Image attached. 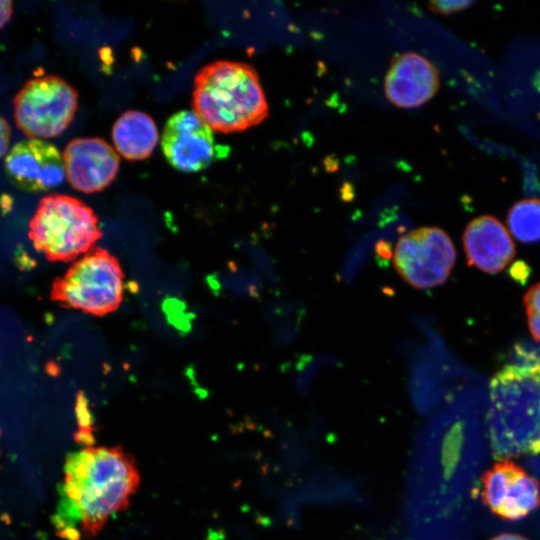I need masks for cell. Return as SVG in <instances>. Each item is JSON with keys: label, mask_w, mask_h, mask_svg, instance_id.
Here are the masks:
<instances>
[{"label": "cell", "mask_w": 540, "mask_h": 540, "mask_svg": "<svg viewBox=\"0 0 540 540\" xmlns=\"http://www.w3.org/2000/svg\"><path fill=\"white\" fill-rule=\"evenodd\" d=\"M473 1H432L429 9L437 14L450 15L467 9Z\"/></svg>", "instance_id": "19"}, {"label": "cell", "mask_w": 540, "mask_h": 540, "mask_svg": "<svg viewBox=\"0 0 540 540\" xmlns=\"http://www.w3.org/2000/svg\"><path fill=\"white\" fill-rule=\"evenodd\" d=\"M112 139L117 151L127 160L148 158L158 142L153 119L140 111H127L114 123Z\"/></svg>", "instance_id": "14"}, {"label": "cell", "mask_w": 540, "mask_h": 540, "mask_svg": "<svg viewBox=\"0 0 540 540\" xmlns=\"http://www.w3.org/2000/svg\"><path fill=\"white\" fill-rule=\"evenodd\" d=\"M161 145L169 164L183 172L205 169L215 155L211 128L197 113L189 110L179 111L168 119Z\"/></svg>", "instance_id": "9"}, {"label": "cell", "mask_w": 540, "mask_h": 540, "mask_svg": "<svg viewBox=\"0 0 540 540\" xmlns=\"http://www.w3.org/2000/svg\"><path fill=\"white\" fill-rule=\"evenodd\" d=\"M17 127L32 139L62 134L78 109V93L64 79L46 75L27 81L15 95Z\"/></svg>", "instance_id": "6"}, {"label": "cell", "mask_w": 540, "mask_h": 540, "mask_svg": "<svg viewBox=\"0 0 540 540\" xmlns=\"http://www.w3.org/2000/svg\"><path fill=\"white\" fill-rule=\"evenodd\" d=\"M76 411L78 415L79 430L76 433L75 439L79 443L90 446L93 443L92 420L87 402L82 395L78 396Z\"/></svg>", "instance_id": "18"}, {"label": "cell", "mask_w": 540, "mask_h": 540, "mask_svg": "<svg viewBox=\"0 0 540 540\" xmlns=\"http://www.w3.org/2000/svg\"><path fill=\"white\" fill-rule=\"evenodd\" d=\"M490 540H528V539L519 534L503 533V534H500L491 538Z\"/></svg>", "instance_id": "22"}, {"label": "cell", "mask_w": 540, "mask_h": 540, "mask_svg": "<svg viewBox=\"0 0 540 540\" xmlns=\"http://www.w3.org/2000/svg\"><path fill=\"white\" fill-rule=\"evenodd\" d=\"M0 436H1V429H0Z\"/></svg>", "instance_id": "23"}, {"label": "cell", "mask_w": 540, "mask_h": 540, "mask_svg": "<svg viewBox=\"0 0 540 540\" xmlns=\"http://www.w3.org/2000/svg\"><path fill=\"white\" fill-rule=\"evenodd\" d=\"M456 260L448 234L438 227H421L401 236L393 253L397 273L417 289L442 285Z\"/></svg>", "instance_id": "7"}, {"label": "cell", "mask_w": 540, "mask_h": 540, "mask_svg": "<svg viewBox=\"0 0 540 540\" xmlns=\"http://www.w3.org/2000/svg\"><path fill=\"white\" fill-rule=\"evenodd\" d=\"M378 540H381V539H378Z\"/></svg>", "instance_id": "24"}, {"label": "cell", "mask_w": 540, "mask_h": 540, "mask_svg": "<svg viewBox=\"0 0 540 540\" xmlns=\"http://www.w3.org/2000/svg\"><path fill=\"white\" fill-rule=\"evenodd\" d=\"M194 112L221 133L245 131L262 123L269 106L253 66L219 60L201 68L194 80Z\"/></svg>", "instance_id": "3"}, {"label": "cell", "mask_w": 540, "mask_h": 540, "mask_svg": "<svg viewBox=\"0 0 540 540\" xmlns=\"http://www.w3.org/2000/svg\"><path fill=\"white\" fill-rule=\"evenodd\" d=\"M481 482L484 504L502 519H522L540 505L537 479L511 459L498 460Z\"/></svg>", "instance_id": "8"}, {"label": "cell", "mask_w": 540, "mask_h": 540, "mask_svg": "<svg viewBox=\"0 0 540 540\" xmlns=\"http://www.w3.org/2000/svg\"><path fill=\"white\" fill-rule=\"evenodd\" d=\"M507 223L514 237L523 243L540 240V200L523 199L509 209Z\"/></svg>", "instance_id": "15"}, {"label": "cell", "mask_w": 540, "mask_h": 540, "mask_svg": "<svg viewBox=\"0 0 540 540\" xmlns=\"http://www.w3.org/2000/svg\"><path fill=\"white\" fill-rule=\"evenodd\" d=\"M463 244L468 264L490 274L503 270L515 256L509 232L490 215H482L468 223Z\"/></svg>", "instance_id": "13"}, {"label": "cell", "mask_w": 540, "mask_h": 540, "mask_svg": "<svg viewBox=\"0 0 540 540\" xmlns=\"http://www.w3.org/2000/svg\"><path fill=\"white\" fill-rule=\"evenodd\" d=\"M10 134L11 130L8 122L0 115V158L3 157L8 150Z\"/></svg>", "instance_id": "20"}, {"label": "cell", "mask_w": 540, "mask_h": 540, "mask_svg": "<svg viewBox=\"0 0 540 540\" xmlns=\"http://www.w3.org/2000/svg\"><path fill=\"white\" fill-rule=\"evenodd\" d=\"M124 297V274L107 250L87 252L52 285V300L96 316L114 312Z\"/></svg>", "instance_id": "5"}, {"label": "cell", "mask_w": 540, "mask_h": 540, "mask_svg": "<svg viewBox=\"0 0 540 540\" xmlns=\"http://www.w3.org/2000/svg\"><path fill=\"white\" fill-rule=\"evenodd\" d=\"M140 484L134 457L121 446H87L67 455L53 524L66 540L91 539L125 510Z\"/></svg>", "instance_id": "1"}, {"label": "cell", "mask_w": 540, "mask_h": 540, "mask_svg": "<svg viewBox=\"0 0 540 540\" xmlns=\"http://www.w3.org/2000/svg\"><path fill=\"white\" fill-rule=\"evenodd\" d=\"M13 14V3L8 0H0V29L10 20Z\"/></svg>", "instance_id": "21"}, {"label": "cell", "mask_w": 540, "mask_h": 540, "mask_svg": "<svg viewBox=\"0 0 540 540\" xmlns=\"http://www.w3.org/2000/svg\"><path fill=\"white\" fill-rule=\"evenodd\" d=\"M440 87V73L435 65L415 52L394 56L384 79L388 101L399 107L411 109L432 99Z\"/></svg>", "instance_id": "12"}, {"label": "cell", "mask_w": 540, "mask_h": 540, "mask_svg": "<svg viewBox=\"0 0 540 540\" xmlns=\"http://www.w3.org/2000/svg\"><path fill=\"white\" fill-rule=\"evenodd\" d=\"M508 365L534 366L540 365V344L528 340L517 342L509 352Z\"/></svg>", "instance_id": "16"}, {"label": "cell", "mask_w": 540, "mask_h": 540, "mask_svg": "<svg viewBox=\"0 0 540 540\" xmlns=\"http://www.w3.org/2000/svg\"><path fill=\"white\" fill-rule=\"evenodd\" d=\"M528 326L534 340L540 342V283L533 285L524 295Z\"/></svg>", "instance_id": "17"}, {"label": "cell", "mask_w": 540, "mask_h": 540, "mask_svg": "<svg viewBox=\"0 0 540 540\" xmlns=\"http://www.w3.org/2000/svg\"><path fill=\"white\" fill-rule=\"evenodd\" d=\"M487 425L496 459L540 453V365H506L493 376Z\"/></svg>", "instance_id": "2"}, {"label": "cell", "mask_w": 540, "mask_h": 540, "mask_svg": "<svg viewBox=\"0 0 540 540\" xmlns=\"http://www.w3.org/2000/svg\"><path fill=\"white\" fill-rule=\"evenodd\" d=\"M65 173L70 185L84 193L105 189L116 178L120 158L103 139L76 138L64 149Z\"/></svg>", "instance_id": "11"}, {"label": "cell", "mask_w": 540, "mask_h": 540, "mask_svg": "<svg viewBox=\"0 0 540 540\" xmlns=\"http://www.w3.org/2000/svg\"><path fill=\"white\" fill-rule=\"evenodd\" d=\"M5 172L14 186L32 193L59 186L66 175L59 150L41 139L16 143L5 158Z\"/></svg>", "instance_id": "10"}, {"label": "cell", "mask_w": 540, "mask_h": 540, "mask_svg": "<svg viewBox=\"0 0 540 540\" xmlns=\"http://www.w3.org/2000/svg\"><path fill=\"white\" fill-rule=\"evenodd\" d=\"M94 211L63 194L43 197L29 223V238L50 261H70L86 254L101 237Z\"/></svg>", "instance_id": "4"}]
</instances>
